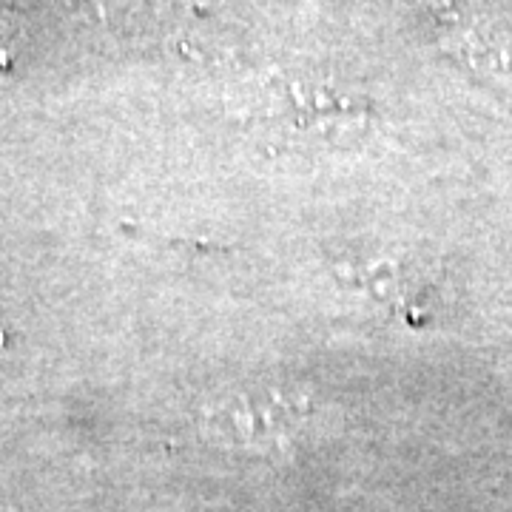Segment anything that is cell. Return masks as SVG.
Returning a JSON list of instances; mask_svg holds the SVG:
<instances>
[{"mask_svg": "<svg viewBox=\"0 0 512 512\" xmlns=\"http://www.w3.org/2000/svg\"><path fill=\"white\" fill-rule=\"evenodd\" d=\"M311 402L279 384H251L217 396L202 410L205 436L242 453H282L305 430Z\"/></svg>", "mask_w": 512, "mask_h": 512, "instance_id": "cell-1", "label": "cell"}]
</instances>
